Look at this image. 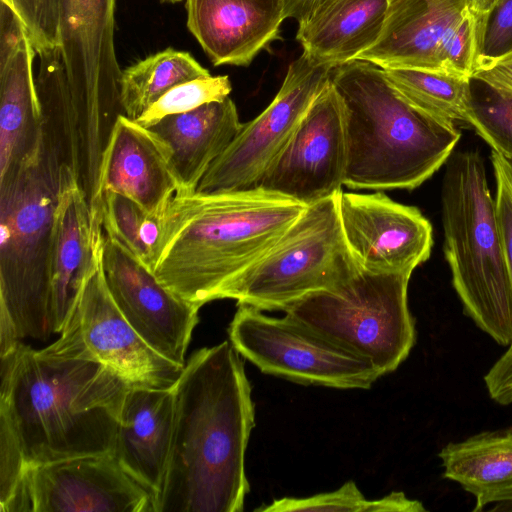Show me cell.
Segmentation results:
<instances>
[{
  "mask_svg": "<svg viewBox=\"0 0 512 512\" xmlns=\"http://www.w3.org/2000/svg\"><path fill=\"white\" fill-rule=\"evenodd\" d=\"M411 274L361 268L341 286L310 293L284 312L366 360L383 376L398 368L415 343V322L408 307Z\"/></svg>",
  "mask_w": 512,
  "mask_h": 512,
  "instance_id": "7",
  "label": "cell"
},
{
  "mask_svg": "<svg viewBox=\"0 0 512 512\" xmlns=\"http://www.w3.org/2000/svg\"><path fill=\"white\" fill-rule=\"evenodd\" d=\"M444 255L464 313L499 345L512 342V290L484 161L452 153L443 178Z\"/></svg>",
  "mask_w": 512,
  "mask_h": 512,
  "instance_id": "6",
  "label": "cell"
},
{
  "mask_svg": "<svg viewBox=\"0 0 512 512\" xmlns=\"http://www.w3.org/2000/svg\"><path fill=\"white\" fill-rule=\"evenodd\" d=\"M46 353L102 363L130 386L171 389L184 367L153 350L131 327L106 284L101 260Z\"/></svg>",
  "mask_w": 512,
  "mask_h": 512,
  "instance_id": "12",
  "label": "cell"
},
{
  "mask_svg": "<svg viewBox=\"0 0 512 512\" xmlns=\"http://www.w3.org/2000/svg\"><path fill=\"white\" fill-rule=\"evenodd\" d=\"M389 0H303L296 39L303 53L335 68L357 60L380 39Z\"/></svg>",
  "mask_w": 512,
  "mask_h": 512,
  "instance_id": "22",
  "label": "cell"
},
{
  "mask_svg": "<svg viewBox=\"0 0 512 512\" xmlns=\"http://www.w3.org/2000/svg\"><path fill=\"white\" fill-rule=\"evenodd\" d=\"M228 333L239 354L266 374L339 389H368L381 377L366 360L286 315L271 317L238 305Z\"/></svg>",
  "mask_w": 512,
  "mask_h": 512,
  "instance_id": "11",
  "label": "cell"
},
{
  "mask_svg": "<svg viewBox=\"0 0 512 512\" xmlns=\"http://www.w3.org/2000/svg\"><path fill=\"white\" fill-rule=\"evenodd\" d=\"M500 1L501 0H469V6L481 25L487 28L490 16Z\"/></svg>",
  "mask_w": 512,
  "mask_h": 512,
  "instance_id": "36",
  "label": "cell"
},
{
  "mask_svg": "<svg viewBox=\"0 0 512 512\" xmlns=\"http://www.w3.org/2000/svg\"><path fill=\"white\" fill-rule=\"evenodd\" d=\"M332 70L305 53L291 62L272 102L253 120L242 124L196 191L224 193L257 189L312 102L331 80Z\"/></svg>",
  "mask_w": 512,
  "mask_h": 512,
  "instance_id": "13",
  "label": "cell"
},
{
  "mask_svg": "<svg viewBox=\"0 0 512 512\" xmlns=\"http://www.w3.org/2000/svg\"><path fill=\"white\" fill-rule=\"evenodd\" d=\"M512 47V0H501L490 16L483 54L495 56Z\"/></svg>",
  "mask_w": 512,
  "mask_h": 512,
  "instance_id": "34",
  "label": "cell"
},
{
  "mask_svg": "<svg viewBox=\"0 0 512 512\" xmlns=\"http://www.w3.org/2000/svg\"><path fill=\"white\" fill-rule=\"evenodd\" d=\"M302 1H303V0H293L294 5H295V12H296L297 7L299 6V4H300ZM295 12H294V15H295Z\"/></svg>",
  "mask_w": 512,
  "mask_h": 512,
  "instance_id": "39",
  "label": "cell"
},
{
  "mask_svg": "<svg viewBox=\"0 0 512 512\" xmlns=\"http://www.w3.org/2000/svg\"><path fill=\"white\" fill-rule=\"evenodd\" d=\"M346 165L345 105L330 80L257 189L308 206L343 191Z\"/></svg>",
  "mask_w": 512,
  "mask_h": 512,
  "instance_id": "14",
  "label": "cell"
},
{
  "mask_svg": "<svg viewBox=\"0 0 512 512\" xmlns=\"http://www.w3.org/2000/svg\"><path fill=\"white\" fill-rule=\"evenodd\" d=\"M108 290L131 327L157 353L182 367L200 308L179 298L129 250L103 232Z\"/></svg>",
  "mask_w": 512,
  "mask_h": 512,
  "instance_id": "16",
  "label": "cell"
},
{
  "mask_svg": "<svg viewBox=\"0 0 512 512\" xmlns=\"http://www.w3.org/2000/svg\"><path fill=\"white\" fill-rule=\"evenodd\" d=\"M382 69L391 86L414 108L449 124L466 121L471 78L435 70Z\"/></svg>",
  "mask_w": 512,
  "mask_h": 512,
  "instance_id": "27",
  "label": "cell"
},
{
  "mask_svg": "<svg viewBox=\"0 0 512 512\" xmlns=\"http://www.w3.org/2000/svg\"><path fill=\"white\" fill-rule=\"evenodd\" d=\"M472 80L497 93L512 96V47L495 56L482 54Z\"/></svg>",
  "mask_w": 512,
  "mask_h": 512,
  "instance_id": "33",
  "label": "cell"
},
{
  "mask_svg": "<svg viewBox=\"0 0 512 512\" xmlns=\"http://www.w3.org/2000/svg\"><path fill=\"white\" fill-rule=\"evenodd\" d=\"M484 381L491 399L501 405L512 403V364L502 367L493 365Z\"/></svg>",
  "mask_w": 512,
  "mask_h": 512,
  "instance_id": "35",
  "label": "cell"
},
{
  "mask_svg": "<svg viewBox=\"0 0 512 512\" xmlns=\"http://www.w3.org/2000/svg\"><path fill=\"white\" fill-rule=\"evenodd\" d=\"M439 458L443 476L475 496V512L512 491V425L450 442Z\"/></svg>",
  "mask_w": 512,
  "mask_h": 512,
  "instance_id": "25",
  "label": "cell"
},
{
  "mask_svg": "<svg viewBox=\"0 0 512 512\" xmlns=\"http://www.w3.org/2000/svg\"><path fill=\"white\" fill-rule=\"evenodd\" d=\"M174 388L130 386L120 412L113 455L155 496L160 493L174 427Z\"/></svg>",
  "mask_w": 512,
  "mask_h": 512,
  "instance_id": "23",
  "label": "cell"
},
{
  "mask_svg": "<svg viewBox=\"0 0 512 512\" xmlns=\"http://www.w3.org/2000/svg\"><path fill=\"white\" fill-rule=\"evenodd\" d=\"M508 366V365H507ZM502 367V366H501Z\"/></svg>",
  "mask_w": 512,
  "mask_h": 512,
  "instance_id": "41",
  "label": "cell"
},
{
  "mask_svg": "<svg viewBox=\"0 0 512 512\" xmlns=\"http://www.w3.org/2000/svg\"><path fill=\"white\" fill-rule=\"evenodd\" d=\"M331 81L345 105L344 186L350 189L413 190L448 161L460 140L455 125L407 103L373 63L337 66Z\"/></svg>",
  "mask_w": 512,
  "mask_h": 512,
  "instance_id": "4",
  "label": "cell"
},
{
  "mask_svg": "<svg viewBox=\"0 0 512 512\" xmlns=\"http://www.w3.org/2000/svg\"><path fill=\"white\" fill-rule=\"evenodd\" d=\"M256 511H340V512H423V504L409 499L403 492H391L376 500H367L353 481L335 491L305 498L284 497Z\"/></svg>",
  "mask_w": 512,
  "mask_h": 512,
  "instance_id": "29",
  "label": "cell"
},
{
  "mask_svg": "<svg viewBox=\"0 0 512 512\" xmlns=\"http://www.w3.org/2000/svg\"><path fill=\"white\" fill-rule=\"evenodd\" d=\"M338 210L346 243L362 269L413 272L429 259L433 229L417 207L398 203L382 191H342Z\"/></svg>",
  "mask_w": 512,
  "mask_h": 512,
  "instance_id": "17",
  "label": "cell"
},
{
  "mask_svg": "<svg viewBox=\"0 0 512 512\" xmlns=\"http://www.w3.org/2000/svg\"><path fill=\"white\" fill-rule=\"evenodd\" d=\"M338 197L306 206L279 240L228 284L220 299L284 311L304 296L333 290L361 267L343 235Z\"/></svg>",
  "mask_w": 512,
  "mask_h": 512,
  "instance_id": "8",
  "label": "cell"
},
{
  "mask_svg": "<svg viewBox=\"0 0 512 512\" xmlns=\"http://www.w3.org/2000/svg\"><path fill=\"white\" fill-rule=\"evenodd\" d=\"M166 1H169V2H173V3H174V2H180V1H182V0H166Z\"/></svg>",
  "mask_w": 512,
  "mask_h": 512,
  "instance_id": "40",
  "label": "cell"
},
{
  "mask_svg": "<svg viewBox=\"0 0 512 512\" xmlns=\"http://www.w3.org/2000/svg\"><path fill=\"white\" fill-rule=\"evenodd\" d=\"M493 152L495 153L496 157L498 158V160L503 168V171L512 187V160L505 158L504 156L500 155L499 153H497L495 151H493Z\"/></svg>",
  "mask_w": 512,
  "mask_h": 512,
  "instance_id": "38",
  "label": "cell"
},
{
  "mask_svg": "<svg viewBox=\"0 0 512 512\" xmlns=\"http://www.w3.org/2000/svg\"><path fill=\"white\" fill-rule=\"evenodd\" d=\"M1 360L0 413L27 465L113 454L130 385L102 363L20 342Z\"/></svg>",
  "mask_w": 512,
  "mask_h": 512,
  "instance_id": "2",
  "label": "cell"
},
{
  "mask_svg": "<svg viewBox=\"0 0 512 512\" xmlns=\"http://www.w3.org/2000/svg\"><path fill=\"white\" fill-rule=\"evenodd\" d=\"M179 190L168 145L150 128L119 114L101 156L94 218L101 220V198L106 192L126 196L148 213L163 216Z\"/></svg>",
  "mask_w": 512,
  "mask_h": 512,
  "instance_id": "19",
  "label": "cell"
},
{
  "mask_svg": "<svg viewBox=\"0 0 512 512\" xmlns=\"http://www.w3.org/2000/svg\"><path fill=\"white\" fill-rule=\"evenodd\" d=\"M187 27L214 66H248L294 17L293 0H185Z\"/></svg>",
  "mask_w": 512,
  "mask_h": 512,
  "instance_id": "20",
  "label": "cell"
},
{
  "mask_svg": "<svg viewBox=\"0 0 512 512\" xmlns=\"http://www.w3.org/2000/svg\"><path fill=\"white\" fill-rule=\"evenodd\" d=\"M116 0H59L60 52L76 132L102 148L119 114L120 69L115 51Z\"/></svg>",
  "mask_w": 512,
  "mask_h": 512,
  "instance_id": "9",
  "label": "cell"
},
{
  "mask_svg": "<svg viewBox=\"0 0 512 512\" xmlns=\"http://www.w3.org/2000/svg\"><path fill=\"white\" fill-rule=\"evenodd\" d=\"M36 55L19 16L0 0V176L31 149L42 128Z\"/></svg>",
  "mask_w": 512,
  "mask_h": 512,
  "instance_id": "21",
  "label": "cell"
},
{
  "mask_svg": "<svg viewBox=\"0 0 512 512\" xmlns=\"http://www.w3.org/2000/svg\"><path fill=\"white\" fill-rule=\"evenodd\" d=\"M208 75L210 72L186 51L169 47L152 54L122 70V113L136 120L173 87Z\"/></svg>",
  "mask_w": 512,
  "mask_h": 512,
  "instance_id": "26",
  "label": "cell"
},
{
  "mask_svg": "<svg viewBox=\"0 0 512 512\" xmlns=\"http://www.w3.org/2000/svg\"><path fill=\"white\" fill-rule=\"evenodd\" d=\"M232 85L227 75L203 76L181 83L151 105L135 121L144 127H150L162 118L191 111L209 102L229 97Z\"/></svg>",
  "mask_w": 512,
  "mask_h": 512,
  "instance_id": "31",
  "label": "cell"
},
{
  "mask_svg": "<svg viewBox=\"0 0 512 512\" xmlns=\"http://www.w3.org/2000/svg\"><path fill=\"white\" fill-rule=\"evenodd\" d=\"M102 246V224L93 218L77 174L63 163L49 262L53 333L63 330L86 281L101 260Z\"/></svg>",
  "mask_w": 512,
  "mask_h": 512,
  "instance_id": "18",
  "label": "cell"
},
{
  "mask_svg": "<svg viewBox=\"0 0 512 512\" xmlns=\"http://www.w3.org/2000/svg\"><path fill=\"white\" fill-rule=\"evenodd\" d=\"M168 465L156 512H241L254 403L230 341L195 351L174 386Z\"/></svg>",
  "mask_w": 512,
  "mask_h": 512,
  "instance_id": "1",
  "label": "cell"
},
{
  "mask_svg": "<svg viewBox=\"0 0 512 512\" xmlns=\"http://www.w3.org/2000/svg\"><path fill=\"white\" fill-rule=\"evenodd\" d=\"M490 159L496 180L495 203L497 208L498 222L512 290V187L503 171L498 158L493 151H491ZM511 364L512 342L508 346L507 351L494 363V365L507 366Z\"/></svg>",
  "mask_w": 512,
  "mask_h": 512,
  "instance_id": "32",
  "label": "cell"
},
{
  "mask_svg": "<svg viewBox=\"0 0 512 512\" xmlns=\"http://www.w3.org/2000/svg\"><path fill=\"white\" fill-rule=\"evenodd\" d=\"M484 511L512 512V491L502 495L488 505Z\"/></svg>",
  "mask_w": 512,
  "mask_h": 512,
  "instance_id": "37",
  "label": "cell"
},
{
  "mask_svg": "<svg viewBox=\"0 0 512 512\" xmlns=\"http://www.w3.org/2000/svg\"><path fill=\"white\" fill-rule=\"evenodd\" d=\"M242 124L235 103L227 97L188 112L168 115L148 127L171 151V165L180 185L177 194L197 190Z\"/></svg>",
  "mask_w": 512,
  "mask_h": 512,
  "instance_id": "24",
  "label": "cell"
},
{
  "mask_svg": "<svg viewBox=\"0 0 512 512\" xmlns=\"http://www.w3.org/2000/svg\"><path fill=\"white\" fill-rule=\"evenodd\" d=\"M305 208L261 189L176 194L162 216L151 270L175 295L201 308L220 299Z\"/></svg>",
  "mask_w": 512,
  "mask_h": 512,
  "instance_id": "3",
  "label": "cell"
},
{
  "mask_svg": "<svg viewBox=\"0 0 512 512\" xmlns=\"http://www.w3.org/2000/svg\"><path fill=\"white\" fill-rule=\"evenodd\" d=\"M481 86L480 96L471 87L465 123L472 126L493 151L512 160V96Z\"/></svg>",
  "mask_w": 512,
  "mask_h": 512,
  "instance_id": "30",
  "label": "cell"
},
{
  "mask_svg": "<svg viewBox=\"0 0 512 512\" xmlns=\"http://www.w3.org/2000/svg\"><path fill=\"white\" fill-rule=\"evenodd\" d=\"M100 212L104 234L151 269L162 216L150 214L130 198L113 192L102 195Z\"/></svg>",
  "mask_w": 512,
  "mask_h": 512,
  "instance_id": "28",
  "label": "cell"
},
{
  "mask_svg": "<svg viewBox=\"0 0 512 512\" xmlns=\"http://www.w3.org/2000/svg\"><path fill=\"white\" fill-rule=\"evenodd\" d=\"M486 32L469 0H389L380 39L357 60L472 79Z\"/></svg>",
  "mask_w": 512,
  "mask_h": 512,
  "instance_id": "10",
  "label": "cell"
},
{
  "mask_svg": "<svg viewBox=\"0 0 512 512\" xmlns=\"http://www.w3.org/2000/svg\"><path fill=\"white\" fill-rule=\"evenodd\" d=\"M42 128L31 149L0 176V348L46 341L52 325L49 262L62 165Z\"/></svg>",
  "mask_w": 512,
  "mask_h": 512,
  "instance_id": "5",
  "label": "cell"
},
{
  "mask_svg": "<svg viewBox=\"0 0 512 512\" xmlns=\"http://www.w3.org/2000/svg\"><path fill=\"white\" fill-rule=\"evenodd\" d=\"M18 512H156V501L113 454H94L27 465Z\"/></svg>",
  "mask_w": 512,
  "mask_h": 512,
  "instance_id": "15",
  "label": "cell"
}]
</instances>
